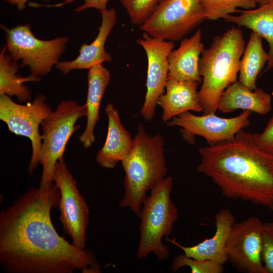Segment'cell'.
<instances>
[{
  "mask_svg": "<svg viewBox=\"0 0 273 273\" xmlns=\"http://www.w3.org/2000/svg\"><path fill=\"white\" fill-rule=\"evenodd\" d=\"M102 16L101 25L99 32L94 40L89 44L83 43L79 50V55L71 61L59 62L57 69L66 75L75 69H89L92 66L110 62L112 58L105 49L106 39L117 21V14L114 8L100 11Z\"/></svg>",
  "mask_w": 273,
  "mask_h": 273,
  "instance_id": "cell-15",
  "label": "cell"
},
{
  "mask_svg": "<svg viewBox=\"0 0 273 273\" xmlns=\"http://www.w3.org/2000/svg\"><path fill=\"white\" fill-rule=\"evenodd\" d=\"M215 232L212 237L206 239L192 246L179 244L175 238H166V241L183 250L185 256L200 260H209L223 265L228 261L227 242L236 218L231 211L222 208L215 215Z\"/></svg>",
  "mask_w": 273,
  "mask_h": 273,
  "instance_id": "cell-14",
  "label": "cell"
},
{
  "mask_svg": "<svg viewBox=\"0 0 273 273\" xmlns=\"http://www.w3.org/2000/svg\"><path fill=\"white\" fill-rule=\"evenodd\" d=\"M257 146L265 153L273 157V116L264 130L260 133H252Z\"/></svg>",
  "mask_w": 273,
  "mask_h": 273,
  "instance_id": "cell-28",
  "label": "cell"
},
{
  "mask_svg": "<svg viewBox=\"0 0 273 273\" xmlns=\"http://www.w3.org/2000/svg\"><path fill=\"white\" fill-rule=\"evenodd\" d=\"M53 178L60 192L58 205L60 212L59 219L64 232L70 237L73 246L84 249L89 210L77 189V181L68 169L64 156L55 164Z\"/></svg>",
  "mask_w": 273,
  "mask_h": 273,
  "instance_id": "cell-10",
  "label": "cell"
},
{
  "mask_svg": "<svg viewBox=\"0 0 273 273\" xmlns=\"http://www.w3.org/2000/svg\"><path fill=\"white\" fill-rule=\"evenodd\" d=\"M262 259L266 273H273V221L263 224Z\"/></svg>",
  "mask_w": 273,
  "mask_h": 273,
  "instance_id": "cell-27",
  "label": "cell"
},
{
  "mask_svg": "<svg viewBox=\"0 0 273 273\" xmlns=\"http://www.w3.org/2000/svg\"><path fill=\"white\" fill-rule=\"evenodd\" d=\"M197 171L222 194L273 211V157L261 150L252 133L242 129L232 139L199 149Z\"/></svg>",
  "mask_w": 273,
  "mask_h": 273,
  "instance_id": "cell-2",
  "label": "cell"
},
{
  "mask_svg": "<svg viewBox=\"0 0 273 273\" xmlns=\"http://www.w3.org/2000/svg\"><path fill=\"white\" fill-rule=\"evenodd\" d=\"M4 31L6 46L9 55L20 67L28 66L30 75L37 77L46 76L59 62L69 41L65 36L51 40H41L35 36L29 24L11 28L1 25Z\"/></svg>",
  "mask_w": 273,
  "mask_h": 273,
  "instance_id": "cell-7",
  "label": "cell"
},
{
  "mask_svg": "<svg viewBox=\"0 0 273 273\" xmlns=\"http://www.w3.org/2000/svg\"><path fill=\"white\" fill-rule=\"evenodd\" d=\"M105 112L108 120V132L105 142L96 156L97 162L102 167L114 168L129 153L132 138L123 125L118 111L113 104L106 106Z\"/></svg>",
  "mask_w": 273,
  "mask_h": 273,
  "instance_id": "cell-16",
  "label": "cell"
},
{
  "mask_svg": "<svg viewBox=\"0 0 273 273\" xmlns=\"http://www.w3.org/2000/svg\"><path fill=\"white\" fill-rule=\"evenodd\" d=\"M205 19L200 0H163L140 29L154 37L177 41Z\"/></svg>",
  "mask_w": 273,
  "mask_h": 273,
  "instance_id": "cell-9",
  "label": "cell"
},
{
  "mask_svg": "<svg viewBox=\"0 0 273 273\" xmlns=\"http://www.w3.org/2000/svg\"><path fill=\"white\" fill-rule=\"evenodd\" d=\"M204 9L205 18L216 20L224 18L231 13L239 12L237 8L246 10L255 9L256 0H200Z\"/></svg>",
  "mask_w": 273,
  "mask_h": 273,
  "instance_id": "cell-24",
  "label": "cell"
},
{
  "mask_svg": "<svg viewBox=\"0 0 273 273\" xmlns=\"http://www.w3.org/2000/svg\"><path fill=\"white\" fill-rule=\"evenodd\" d=\"M8 2L13 5H16L17 8L20 11H23L26 7V3L30 0H3ZM45 2H49L50 0H42Z\"/></svg>",
  "mask_w": 273,
  "mask_h": 273,
  "instance_id": "cell-30",
  "label": "cell"
},
{
  "mask_svg": "<svg viewBox=\"0 0 273 273\" xmlns=\"http://www.w3.org/2000/svg\"><path fill=\"white\" fill-rule=\"evenodd\" d=\"M67 1V0H64V1Z\"/></svg>",
  "mask_w": 273,
  "mask_h": 273,
  "instance_id": "cell-32",
  "label": "cell"
},
{
  "mask_svg": "<svg viewBox=\"0 0 273 273\" xmlns=\"http://www.w3.org/2000/svg\"><path fill=\"white\" fill-rule=\"evenodd\" d=\"M263 224L252 216L233 225L226 251L228 261L239 271L266 273L262 259Z\"/></svg>",
  "mask_w": 273,
  "mask_h": 273,
  "instance_id": "cell-12",
  "label": "cell"
},
{
  "mask_svg": "<svg viewBox=\"0 0 273 273\" xmlns=\"http://www.w3.org/2000/svg\"><path fill=\"white\" fill-rule=\"evenodd\" d=\"M136 42L144 49L148 60L147 92L140 113L146 121H150L155 116L159 97L165 92L168 77V58L175 44L146 32Z\"/></svg>",
  "mask_w": 273,
  "mask_h": 273,
  "instance_id": "cell-13",
  "label": "cell"
},
{
  "mask_svg": "<svg viewBox=\"0 0 273 273\" xmlns=\"http://www.w3.org/2000/svg\"><path fill=\"white\" fill-rule=\"evenodd\" d=\"M262 39L252 31L240 61L238 81L251 90L256 88L257 77L269 58L263 47Z\"/></svg>",
  "mask_w": 273,
  "mask_h": 273,
  "instance_id": "cell-23",
  "label": "cell"
},
{
  "mask_svg": "<svg viewBox=\"0 0 273 273\" xmlns=\"http://www.w3.org/2000/svg\"><path fill=\"white\" fill-rule=\"evenodd\" d=\"M238 16L229 15L227 22L247 27L265 39L269 45V58L264 70L273 68V2L257 9L240 11Z\"/></svg>",
  "mask_w": 273,
  "mask_h": 273,
  "instance_id": "cell-21",
  "label": "cell"
},
{
  "mask_svg": "<svg viewBox=\"0 0 273 273\" xmlns=\"http://www.w3.org/2000/svg\"><path fill=\"white\" fill-rule=\"evenodd\" d=\"M86 114L85 104L80 105L73 100L62 101L41 122L43 132L40 164L42 170L39 188H44L54 183L55 164L64 156L71 136L80 127L75 125L77 121Z\"/></svg>",
  "mask_w": 273,
  "mask_h": 273,
  "instance_id": "cell-6",
  "label": "cell"
},
{
  "mask_svg": "<svg viewBox=\"0 0 273 273\" xmlns=\"http://www.w3.org/2000/svg\"><path fill=\"white\" fill-rule=\"evenodd\" d=\"M76 0H67L65 1H64L62 3H61L60 4H57L56 5H38L37 4H35V6H46V7H59L61 6H63L65 4L71 3L73 2V1ZM84 2V3L77 7L75 10V11L80 12L83 11L86 9H90V8H95L99 10L100 11L105 10L107 9V4L109 0H83Z\"/></svg>",
  "mask_w": 273,
  "mask_h": 273,
  "instance_id": "cell-29",
  "label": "cell"
},
{
  "mask_svg": "<svg viewBox=\"0 0 273 273\" xmlns=\"http://www.w3.org/2000/svg\"><path fill=\"white\" fill-rule=\"evenodd\" d=\"M202 37L201 30L198 29L191 37L181 39L179 47L168 56V77L177 80L201 82L200 56L204 49Z\"/></svg>",
  "mask_w": 273,
  "mask_h": 273,
  "instance_id": "cell-18",
  "label": "cell"
},
{
  "mask_svg": "<svg viewBox=\"0 0 273 273\" xmlns=\"http://www.w3.org/2000/svg\"><path fill=\"white\" fill-rule=\"evenodd\" d=\"M188 266L190 268L192 273H222L223 265L209 260H200L188 257L184 254L176 256L170 266L173 271H177L179 268Z\"/></svg>",
  "mask_w": 273,
  "mask_h": 273,
  "instance_id": "cell-26",
  "label": "cell"
},
{
  "mask_svg": "<svg viewBox=\"0 0 273 273\" xmlns=\"http://www.w3.org/2000/svg\"><path fill=\"white\" fill-rule=\"evenodd\" d=\"M237 109L267 114L271 110V96L261 88L251 90L237 80L223 93L217 110L228 113Z\"/></svg>",
  "mask_w": 273,
  "mask_h": 273,
  "instance_id": "cell-20",
  "label": "cell"
},
{
  "mask_svg": "<svg viewBox=\"0 0 273 273\" xmlns=\"http://www.w3.org/2000/svg\"><path fill=\"white\" fill-rule=\"evenodd\" d=\"M55 183L31 187L0 212V264L9 273L100 272L90 250L73 246L55 230L52 208L58 206Z\"/></svg>",
  "mask_w": 273,
  "mask_h": 273,
  "instance_id": "cell-1",
  "label": "cell"
},
{
  "mask_svg": "<svg viewBox=\"0 0 273 273\" xmlns=\"http://www.w3.org/2000/svg\"><path fill=\"white\" fill-rule=\"evenodd\" d=\"M245 41L242 30L232 27L213 38L200 59L202 84L198 97L203 114L215 112L225 89L237 81Z\"/></svg>",
  "mask_w": 273,
  "mask_h": 273,
  "instance_id": "cell-4",
  "label": "cell"
},
{
  "mask_svg": "<svg viewBox=\"0 0 273 273\" xmlns=\"http://www.w3.org/2000/svg\"><path fill=\"white\" fill-rule=\"evenodd\" d=\"M7 51L4 44L0 53V95L15 96L19 102H28L31 99V92L24 83L39 82L41 78L31 75L23 77L18 74L19 66Z\"/></svg>",
  "mask_w": 273,
  "mask_h": 273,
  "instance_id": "cell-22",
  "label": "cell"
},
{
  "mask_svg": "<svg viewBox=\"0 0 273 273\" xmlns=\"http://www.w3.org/2000/svg\"><path fill=\"white\" fill-rule=\"evenodd\" d=\"M164 143L162 135L151 136L142 124L139 125L131 149L121 162L124 177L120 207H128L138 216L148 193L165 178Z\"/></svg>",
  "mask_w": 273,
  "mask_h": 273,
  "instance_id": "cell-3",
  "label": "cell"
},
{
  "mask_svg": "<svg viewBox=\"0 0 273 273\" xmlns=\"http://www.w3.org/2000/svg\"><path fill=\"white\" fill-rule=\"evenodd\" d=\"M88 90L85 105L87 109L86 124L84 130L79 137V142L86 149L95 142V126L99 119L102 99L110 81L109 71L99 64L92 66L87 73Z\"/></svg>",
  "mask_w": 273,
  "mask_h": 273,
  "instance_id": "cell-19",
  "label": "cell"
},
{
  "mask_svg": "<svg viewBox=\"0 0 273 273\" xmlns=\"http://www.w3.org/2000/svg\"><path fill=\"white\" fill-rule=\"evenodd\" d=\"M251 113L244 110L236 117L222 118L214 112L198 116L187 111L173 117L166 124L180 127L182 138L190 144L195 142L196 135H199L210 146L230 140L247 127L250 124Z\"/></svg>",
  "mask_w": 273,
  "mask_h": 273,
  "instance_id": "cell-11",
  "label": "cell"
},
{
  "mask_svg": "<svg viewBox=\"0 0 273 273\" xmlns=\"http://www.w3.org/2000/svg\"><path fill=\"white\" fill-rule=\"evenodd\" d=\"M52 111L44 94H38L26 105L15 102L8 95H0V119L6 123L10 131L28 138L31 142L32 155L28 167L30 175L40 162L42 135L39 126Z\"/></svg>",
  "mask_w": 273,
  "mask_h": 273,
  "instance_id": "cell-8",
  "label": "cell"
},
{
  "mask_svg": "<svg viewBox=\"0 0 273 273\" xmlns=\"http://www.w3.org/2000/svg\"><path fill=\"white\" fill-rule=\"evenodd\" d=\"M163 0H119L132 24L143 25Z\"/></svg>",
  "mask_w": 273,
  "mask_h": 273,
  "instance_id": "cell-25",
  "label": "cell"
},
{
  "mask_svg": "<svg viewBox=\"0 0 273 273\" xmlns=\"http://www.w3.org/2000/svg\"><path fill=\"white\" fill-rule=\"evenodd\" d=\"M173 186L171 176L165 177L144 200L138 216L140 239L136 252L138 260L153 252L159 261L168 259L169 248L162 239L171 235L178 219L177 208L171 198Z\"/></svg>",
  "mask_w": 273,
  "mask_h": 273,
  "instance_id": "cell-5",
  "label": "cell"
},
{
  "mask_svg": "<svg viewBox=\"0 0 273 273\" xmlns=\"http://www.w3.org/2000/svg\"><path fill=\"white\" fill-rule=\"evenodd\" d=\"M256 1L259 6H261L272 2L273 0H256Z\"/></svg>",
  "mask_w": 273,
  "mask_h": 273,
  "instance_id": "cell-31",
  "label": "cell"
},
{
  "mask_svg": "<svg viewBox=\"0 0 273 273\" xmlns=\"http://www.w3.org/2000/svg\"><path fill=\"white\" fill-rule=\"evenodd\" d=\"M196 80H177L168 77L166 90L159 98L157 105L162 109V119L167 123L173 117L187 111H203L199 101Z\"/></svg>",
  "mask_w": 273,
  "mask_h": 273,
  "instance_id": "cell-17",
  "label": "cell"
}]
</instances>
